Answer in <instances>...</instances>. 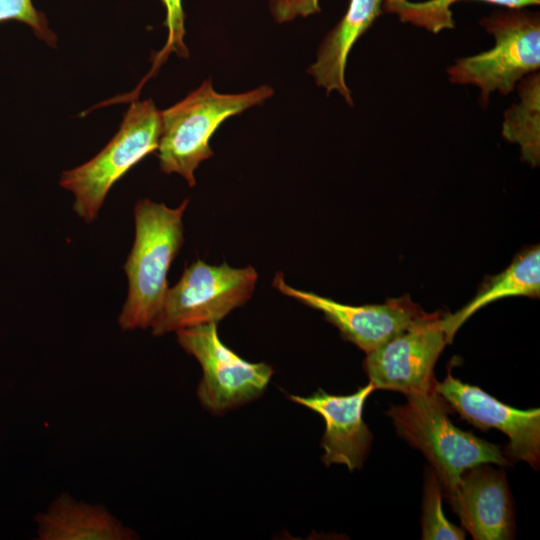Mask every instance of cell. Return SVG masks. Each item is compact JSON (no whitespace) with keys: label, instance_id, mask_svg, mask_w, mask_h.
Wrapping results in <instances>:
<instances>
[{"label":"cell","instance_id":"cell-1","mask_svg":"<svg viewBox=\"0 0 540 540\" xmlns=\"http://www.w3.org/2000/svg\"><path fill=\"white\" fill-rule=\"evenodd\" d=\"M188 202L175 208L149 199L136 203L135 239L124 264L128 295L118 317L122 330L146 329L159 313L169 288V268L183 244Z\"/></svg>","mask_w":540,"mask_h":540},{"label":"cell","instance_id":"cell-2","mask_svg":"<svg viewBox=\"0 0 540 540\" xmlns=\"http://www.w3.org/2000/svg\"><path fill=\"white\" fill-rule=\"evenodd\" d=\"M405 396L406 403L391 405L386 415L398 435L426 457L441 484L443 496L455 488L463 472L471 467L510 465L498 445L463 431L451 422L448 405L434 386Z\"/></svg>","mask_w":540,"mask_h":540},{"label":"cell","instance_id":"cell-3","mask_svg":"<svg viewBox=\"0 0 540 540\" xmlns=\"http://www.w3.org/2000/svg\"><path fill=\"white\" fill-rule=\"evenodd\" d=\"M273 93L268 85L242 93H219L210 80L203 81L184 99L161 111L160 169L179 174L194 186L195 170L214 154L209 143L218 127L226 119L261 105Z\"/></svg>","mask_w":540,"mask_h":540},{"label":"cell","instance_id":"cell-4","mask_svg":"<svg viewBox=\"0 0 540 540\" xmlns=\"http://www.w3.org/2000/svg\"><path fill=\"white\" fill-rule=\"evenodd\" d=\"M479 23L493 36V47L455 60L447 76L451 83L477 87L486 106L494 92L507 95L522 78L539 71L540 18L538 13L508 9Z\"/></svg>","mask_w":540,"mask_h":540},{"label":"cell","instance_id":"cell-5","mask_svg":"<svg viewBox=\"0 0 540 540\" xmlns=\"http://www.w3.org/2000/svg\"><path fill=\"white\" fill-rule=\"evenodd\" d=\"M160 131L161 111L154 102L133 101L110 142L89 161L62 173L59 184L73 193L80 218L89 223L97 217L113 184L157 150Z\"/></svg>","mask_w":540,"mask_h":540},{"label":"cell","instance_id":"cell-6","mask_svg":"<svg viewBox=\"0 0 540 540\" xmlns=\"http://www.w3.org/2000/svg\"><path fill=\"white\" fill-rule=\"evenodd\" d=\"M258 273L252 266L233 268L198 259L168 288L150 328L154 336L201 324L218 323L252 296Z\"/></svg>","mask_w":540,"mask_h":540},{"label":"cell","instance_id":"cell-7","mask_svg":"<svg viewBox=\"0 0 540 540\" xmlns=\"http://www.w3.org/2000/svg\"><path fill=\"white\" fill-rule=\"evenodd\" d=\"M179 345L201 365L197 388L201 405L222 415L260 397L274 370L266 363H252L228 348L219 338L217 323L201 324L176 332Z\"/></svg>","mask_w":540,"mask_h":540},{"label":"cell","instance_id":"cell-8","mask_svg":"<svg viewBox=\"0 0 540 540\" xmlns=\"http://www.w3.org/2000/svg\"><path fill=\"white\" fill-rule=\"evenodd\" d=\"M273 286L283 295L322 312L325 319L336 326L346 340L366 354L398 334L441 314L425 312L407 294L387 299L382 304H343L288 285L280 272L276 273Z\"/></svg>","mask_w":540,"mask_h":540},{"label":"cell","instance_id":"cell-9","mask_svg":"<svg viewBox=\"0 0 540 540\" xmlns=\"http://www.w3.org/2000/svg\"><path fill=\"white\" fill-rule=\"evenodd\" d=\"M443 316L408 329L366 354L363 367L375 389L407 395L434 386L435 363L452 341Z\"/></svg>","mask_w":540,"mask_h":540},{"label":"cell","instance_id":"cell-10","mask_svg":"<svg viewBox=\"0 0 540 540\" xmlns=\"http://www.w3.org/2000/svg\"><path fill=\"white\" fill-rule=\"evenodd\" d=\"M434 389L463 419L485 431L496 428L507 435L503 453L538 469L540 463V409H517L500 402L481 388L463 383L448 372Z\"/></svg>","mask_w":540,"mask_h":540},{"label":"cell","instance_id":"cell-11","mask_svg":"<svg viewBox=\"0 0 540 540\" xmlns=\"http://www.w3.org/2000/svg\"><path fill=\"white\" fill-rule=\"evenodd\" d=\"M375 390L372 383L349 395H332L318 389L310 396L287 395L288 399L316 413L325 421L321 440L322 461L345 465L350 471L360 468L370 450L373 436L363 420V407Z\"/></svg>","mask_w":540,"mask_h":540},{"label":"cell","instance_id":"cell-12","mask_svg":"<svg viewBox=\"0 0 540 540\" xmlns=\"http://www.w3.org/2000/svg\"><path fill=\"white\" fill-rule=\"evenodd\" d=\"M445 498L473 539L513 538V508L504 471L488 464L471 467Z\"/></svg>","mask_w":540,"mask_h":540},{"label":"cell","instance_id":"cell-13","mask_svg":"<svg viewBox=\"0 0 540 540\" xmlns=\"http://www.w3.org/2000/svg\"><path fill=\"white\" fill-rule=\"evenodd\" d=\"M383 12V0H350L347 11L321 42L308 73L327 94L337 92L353 105L345 80L348 55L357 40Z\"/></svg>","mask_w":540,"mask_h":540},{"label":"cell","instance_id":"cell-14","mask_svg":"<svg viewBox=\"0 0 540 540\" xmlns=\"http://www.w3.org/2000/svg\"><path fill=\"white\" fill-rule=\"evenodd\" d=\"M38 540H135L138 534L99 504L58 495L35 516Z\"/></svg>","mask_w":540,"mask_h":540},{"label":"cell","instance_id":"cell-15","mask_svg":"<svg viewBox=\"0 0 540 540\" xmlns=\"http://www.w3.org/2000/svg\"><path fill=\"white\" fill-rule=\"evenodd\" d=\"M539 294L540 247L534 245L518 253L505 270L485 279L474 298L456 313L444 315L443 322L453 339L461 325L483 306L501 298H538Z\"/></svg>","mask_w":540,"mask_h":540},{"label":"cell","instance_id":"cell-16","mask_svg":"<svg viewBox=\"0 0 540 540\" xmlns=\"http://www.w3.org/2000/svg\"><path fill=\"white\" fill-rule=\"evenodd\" d=\"M518 101L505 112L503 138L520 147L521 158L532 167L540 163V74L531 73L516 85Z\"/></svg>","mask_w":540,"mask_h":540},{"label":"cell","instance_id":"cell-17","mask_svg":"<svg viewBox=\"0 0 540 540\" xmlns=\"http://www.w3.org/2000/svg\"><path fill=\"white\" fill-rule=\"evenodd\" d=\"M460 0H427L424 2L403 1L383 8V11L396 14L402 22L439 33L454 27L451 5ZM501 5L508 9H523L539 5L540 0H478Z\"/></svg>","mask_w":540,"mask_h":540},{"label":"cell","instance_id":"cell-18","mask_svg":"<svg viewBox=\"0 0 540 540\" xmlns=\"http://www.w3.org/2000/svg\"><path fill=\"white\" fill-rule=\"evenodd\" d=\"M423 491L422 539H465V532L449 522L443 513L441 484L431 467L426 468Z\"/></svg>","mask_w":540,"mask_h":540},{"label":"cell","instance_id":"cell-19","mask_svg":"<svg viewBox=\"0 0 540 540\" xmlns=\"http://www.w3.org/2000/svg\"><path fill=\"white\" fill-rule=\"evenodd\" d=\"M165 7L166 17L164 26L167 28V40L164 47L153 58V66L148 79L157 69L167 60L171 53L178 57L187 58L189 50L184 43L185 36V14L182 6V0H160Z\"/></svg>","mask_w":540,"mask_h":540},{"label":"cell","instance_id":"cell-20","mask_svg":"<svg viewBox=\"0 0 540 540\" xmlns=\"http://www.w3.org/2000/svg\"><path fill=\"white\" fill-rule=\"evenodd\" d=\"M7 20L29 25L38 38L55 46L56 36L49 29L45 15L33 6L32 0H0V22Z\"/></svg>","mask_w":540,"mask_h":540},{"label":"cell","instance_id":"cell-21","mask_svg":"<svg viewBox=\"0 0 540 540\" xmlns=\"http://www.w3.org/2000/svg\"><path fill=\"white\" fill-rule=\"evenodd\" d=\"M321 0H270V11L278 23L308 17L321 11Z\"/></svg>","mask_w":540,"mask_h":540},{"label":"cell","instance_id":"cell-22","mask_svg":"<svg viewBox=\"0 0 540 540\" xmlns=\"http://www.w3.org/2000/svg\"><path fill=\"white\" fill-rule=\"evenodd\" d=\"M407 0H383V8L403 2Z\"/></svg>","mask_w":540,"mask_h":540}]
</instances>
